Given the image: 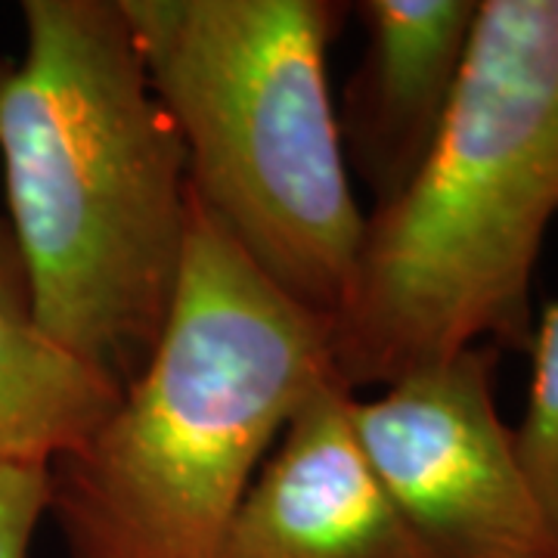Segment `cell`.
Here are the masks:
<instances>
[{
	"label": "cell",
	"mask_w": 558,
	"mask_h": 558,
	"mask_svg": "<svg viewBox=\"0 0 558 558\" xmlns=\"http://www.w3.org/2000/svg\"><path fill=\"white\" fill-rule=\"evenodd\" d=\"M0 60L7 223L38 326L121 388L159 348L186 242V153L121 0H25Z\"/></svg>",
	"instance_id": "cell-1"
},
{
	"label": "cell",
	"mask_w": 558,
	"mask_h": 558,
	"mask_svg": "<svg viewBox=\"0 0 558 558\" xmlns=\"http://www.w3.org/2000/svg\"><path fill=\"white\" fill-rule=\"evenodd\" d=\"M558 218V0H478L465 65L410 190L363 223L329 319L354 395L472 348L527 351Z\"/></svg>",
	"instance_id": "cell-2"
},
{
	"label": "cell",
	"mask_w": 558,
	"mask_h": 558,
	"mask_svg": "<svg viewBox=\"0 0 558 558\" xmlns=\"http://www.w3.org/2000/svg\"><path fill=\"white\" fill-rule=\"evenodd\" d=\"M326 376L329 319L260 277L190 193L156 354L116 413L47 465L69 558H218L260 462Z\"/></svg>",
	"instance_id": "cell-3"
},
{
	"label": "cell",
	"mask_w": 558,
	"mask_h": 558,
	"mask_svg": "<svg viewBox=\"0 0 558 558\" xmlns=\"http://www.w3.org/2000/svg\"><path fill=\"white\" fill-rule=\"evenodd\" d=\"M178 128L190 193L282 295L332 319L366 215L351 193L326 53L339 0H121Z\"/></svg>",
	"instance_id": "cell-4"
},
{
	"label": "cell",
	"mask_w": 558,
	"mask_h": 558,
	"mask_svg": "<svg viewBox=\"0 0 558 558\" xmlns=\"http://www.w3.org/2000/svg\"><path fill=\"white\" fill-rule=\"evenodd\" d=\"M499 348L472 344L351 398V425L432 558H556L494 398Z\"/></svg>",
	"instance_id": "cell-5"
},
{
	"label": "cell",
	"mask_w": 558,
	"mask_h": 558,
	"mask_svg": "<svg viewBox=\"0 0 558 558\" xmlns=\"http://www.w3.org/2000/svg\"><path fill=\"white\" fill-rule=\"evenodd\" d=\"M351 391L319 379L223 531L218 558H432L351 425Z\"/></svg>",
	"instance_id": "cell-6"
},
{
	"label": "cell",
	"mask_w": 558,
	"mask_h": 558,
	"mask_svg": "<svg viewBox=\"0 0 558 558\" xmlns=\"http://www.w3.org/2000/svg\"><path fill=\"white\" fill-rule=\"evenodd\" d=\"M351 13L366 47L336 112L341 156L385 208L410 190L444 128L478 0H360Z\"/></svg>",
	"instance_id": "cell-7"
},
{
	"label": "cell",
	"mask_w": 558,
	"mask_h": 558,
	"mask_svg": "<svg viewBox=\"0 0 558 558\" xmlns=\"http://www.w3.org/2000/svg\"><path fill=\"white\" fill-rule=\"evenodd\" d=\"M121 395L112 376L40 329L20 248L0 215V462L50 465L78 450Z\"/></svg>",
	"instance_id": "cell-8"
},
{
	"label": "cell",
	"mask_w": 558,
	"mask_h": 558,
	"mask_svg": "<svg viewBox=\"0 0 558 558\" xmlns=\"http://www.w3.org/2000/svg\"><path fill=\"white\" fill-rule=\"evenodd\" d=\"M527 351L534 373L512 450L558 558V299L539 311Z\"/></svg>",
	"instance_id": "cell-9"
},
{
	"label": "cell",
	"mask_w": 558,
	"mask_h": 558,
	"mask_svg": "<svg viewBox=\"0 0 558 558\" xmlns=\"http://www.w3.org/2000/svg\"><path fill=\"white\" fill-rule=\"evenodd\" d=\"M47 515V465L0 462V558H32V539Z\"/></svg>",
	"instance_id": "cell-10"
}]
</instances>
